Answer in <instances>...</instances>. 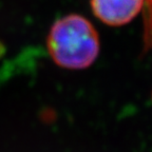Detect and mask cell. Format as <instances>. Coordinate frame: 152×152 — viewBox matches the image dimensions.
<instances>
[{
	"instance_id": "obj_1",
	"label": "cell",
	"mask_w": 152,
	"mask_h": 152,
	"mask_svg": "<svg viewBox=\"0 0 152 152\" xmlns=\"http://www.w3.org/2000/svg\"><path fill=\"white\" fill-rule=\"evenodd\" d=\"M47 45L53 61L70 70L88 68L99 53V38L95 28L77 14L57 19L48 35Z\"/></svg>"
},
{
	"instance_id": "obj_2",
	"label": "cell",
	"mask_w": 152,
	"mask_h": 152,
	"mask_svg": "<svg viewBox=\"0 0 152 152\" xmlns=\"http://www.w3.org/2000/svg\"><path fill=\"white\" fill-rule=\"evenodd\" d=\"M145 0H91L94 15L104 24L119 26L127 24L138 15Z\"/></svg>"
},
{
	"instance_id": "obj_3",
	"label": "cell",
	"mask_w": 152,
	"mask_h": 152,
	"mask_svg": "<svg viewBox=\"0 0 152 152\" xmlns=\"http://www.w3.org/2000/svg\"><path fill=\"white\" fill-rule=\"evenodd\" d=\"M145 39L147 45H152V0H145Z\"/></svg>"
}]
</instances>
